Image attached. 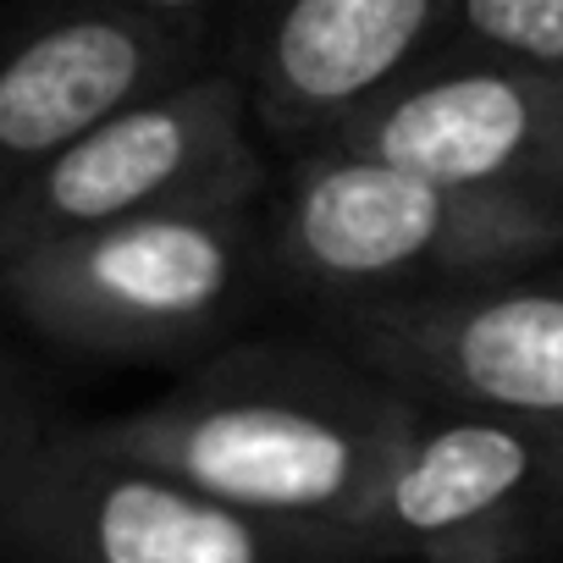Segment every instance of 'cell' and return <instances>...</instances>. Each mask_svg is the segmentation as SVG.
Segmentation results:
<instances>
[{
    "label": "cell",
    "mask_w": 563,
    "mask_h": 563,
    "mask_svg": "<svg viewBox=\"0 0 563 563\" xmlns=\"http://www.w3.org/2000/svg\"><path fill=\"white\" fill-rule=\"evenodd\" d=\"M453 0H249L227 73L276 150H316L448 45Z\"/></svg>",
    "instance_id": "obj_10"
},
{
    "label": "cell",
    "mask_w": 563,
    "mask_h": 563,
    "mask_svg": "<svg viewBox=\"0 0 563 563\" xmlns=\"http://www.w3.org/2000/svg\"><path fill=\"white\" fill-rule=\"evenodd\" d=\"M265 276V194L183 205L0 260V305L34 338L117 365H199L232 343Z\"/></svg>",
    "instance_id": "obj_3"
},
{
    "label": "cell",
    "mask_w": 563,
    "mask_h": 563,
    "mask_svg": "<svg viewBox=\"0 0 563 563\" xmlns=\"http://www.w3.org/2000/svg\"><path fill=\"white\" fill-rule=\"evenodd\" d=\"M62 426H67V415L56 409V398L45 393L34 365H23L7 343H0V475Z\"/></svg>",
    "instance_id": "obj_12"
},
{
    "label": "cell",
    "mask_w": 563,
    "mask_h": 563,
    "mask_svg": "<svg viewBox=\"0 0 563 563\" xmlns=\"http://www.w3.org/2000/svg\"><path fill=\"white\" fill-rule=\"evenodd\" d=\"M221 67V40L100 0H23L0 18V205L111 111Z\"/></svg>",
    "instance_id": "obj_9"
},
{
    "label": "cell",
    "mask_w": 563,
    "mask_h": 563,
    "mask_svg": "<svg viewBox=\"0 0 563 563\" xmlns=\"http://www.w3.org/2000/svg\"><path fill=\"white\" fill-rule=\"evenodd\" d=\"M100 7H117L128 18H144V23H166V29H199V34H216L221 51H227V34L238 23V12L249 0H100Z\"/></svg>",
    "instance_id": "obj_13"
},
{
    "label": "cell",
    "mask_w": 563,
    "mask_h": 563,
    "mask_svg": "<svg viewBox=\"0 0 563 563\" xmlns=\"http://www.w3.org/2000/svg\"><path fill=\"white\" fill-rule=\"evenodd\" d=\"M327 144L470 194L563 210V84L497 56L437 51Z\"/></svg>",
    "instance_id": "obj_8"
},
{
    "label": "cell",
    "mask_w": 563,
    "mask_h": 563,
    "mask_svg": "<svg viewBox=\"0 0 563 563\" xmlns=\"http://www.w3.org/2000/svg\"><path fill=\"white\" fill-rule=\"evenodd\" d=\"M260 194H271L265 139L221 62L111 111L40 166L0 205V260L139 216Z\"/></svg>",
    "instance_id": "obj_5"
},
{
    "label": "cell",
    "mask_w": 563,
    "mask_h": 563,
    "mask_svg": "<svg viewBox=\"0 0 563 563\" xmlns=\"http://www.w3.org/2000/svg\"><path fill=\"white\" fill-rule=\"evenodd\" d=\"M442 51L497 56L563 84V0H453Z\"/></svg>",
    "instance_id": "obj_11"
},
{
    "label": "cell",
    "mask_w": 563,
    "mask_h": 563,
    "mask_svg": "<svg viewBox=\"0 0 563 563\" xmlns=\"http://www.w3.org/2000/svg\"><path fill=\"white\" fill-rule=\"evenodd\" d=\"M547 265H563V210L431 183L354 150H299L265 194L271 294L305 299L316 316L486 288Z\"/></svg>",
    "instance_id": "obj_2"
},
{
    "label": "cell",
    "mask_w": 563,
    "mask_h": 563,
    "mask_svg": "<svg viewBox=\"0 0 563 563\" xmlns=\"http://www.w3.org/2000/svg\"><path fill=\"white\" fill-rule=\"evenodd\" d=\"M0 563H365L354 536L232 514L78 420L0 475Z\"/></svg>",
    "instance_id": "obj_4"
},
{
    "label": "cell",
    "mask_w": 563,
    "mask_h": 563,
    "mask_svg": "<svg viewBox=\"0 0 563 563\" xmlns=\"http://www.w3.org/2000/svg\"><path fill=\"white\" fill-rule=\"evenodd\" d=\"M354 547L365 563H563V431L415 398Z\"/></svg>",
    "instance_id": "obj_6"
},
{
    "label": "cell",
    "mask_w": 563,
    "mask_h": 563,
    "mask_svg": "<svg viewBox=\"0 0 563 563\" xmlns=\"http://www.w3.org/2000/svg\"><path fill=\"white\" fill-rule=\"evenodd\" d=\"M409 415V393L316 332L227 343L166 398L84 431L232 514L354 536Z\"/></svg>",
    "instance_id": "obj_1"
},
{
    "label": "cell",
    "mask_w": 563,
    "mask_h": 563,
    "mask_svg": "<svg viewBox=\"0 0 563 563\" xmlns=\"http://www.w3.org/2000/svg\"><path fill=\"white\" fill-rule=\"evenodd\" d=\"M316 332L420 404L563 431V265L398 305L316 316Z\"/></svg>",
    "instance_id": "obj_7"
}]
</instances>
